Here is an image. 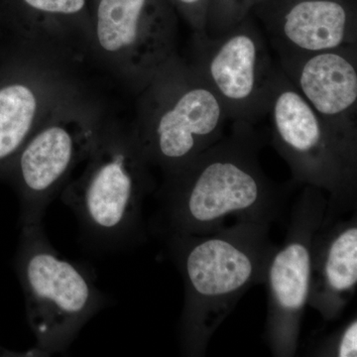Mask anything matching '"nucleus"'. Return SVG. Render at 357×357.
<instances>
[{"label":"nucleus","instance_id":"obj_1","mask_svg":"<svg viewBox=\"0 0 357 357\" xmlns=\"http://www.w3.org/2000/svg\"><path fill=\"white\" fill-rule=\"evenodd\" d=\"M263 145L255 126L232 121L220 140L164 175L156 192L157 227L164 237L210 234L230 217L270 225L280 218L295 183L268 177L260 162Z\"/></svg>","mask_w":357,"mask_h":357},{"label":"nucleus","instance_id":"obj_2","mask_svg":"<svg viewBox=\"0 0 357 357\" xmlns=\"http://www.w3.org/2000/svg\"><path fill=\"white\" fill-rule=\"evenodd\" d=\"M265 223L236 220L206 234L165 237L171 259L184 282L178 342L185 356L206 354L211 337L244 294L264 284L277 245Z\"/></svg>","mask_w":357,"mask_h":357},{"label":"nucleus","instance_id":"obj_3","mask_svg":"<svg viewBox=\"0 0 357 357\" xmlns=\"http://www.w3.org/2000/svg\"><path fill=\"white\" fill-rule=\"evenodd\" d=\"M83 173L61 192L84 236L95 245L119 248L143 236V204L155 189L151 166L130 126L107 122Z\"/></svg>","mask_w":357,"mask_h":357},{"label":"nucleus","instance_id":"obj_4","mask_svg":"<svg viewBox=\"0 0 357 357\" xmlns=\"http://www.w3.org/2000/svg\"><path fill=\"white\" fill-rule=\"evenodd\" d=\"M138 95L131 131L149 165L163 175L189 163L225 133L229 117L222 102L178 54Z\"/></svg>","mask_w":357,"mask_h":357},{"label":"nucleus","instance_id":"obj_5","mask_svg":"<svg viewBox=\"0 0 357 357\" xmlns=\"http://www.w3.org/2000/svg\"><path fill=\"white\" fill-rule=\"evenodd\" d=\"M267 116L272 143L290 167L293 182L325 192L323 222L357 211V146L312 109L278 64Z\"/></svg>","mask_w":357,"mask_h":357},{"label":"nucleus","instance_id":"obj_6","mask_svg":"<svg viewBox=\"0 0 357 357\" xmlns=\"http://www.w3.org/2000/svg\"><path fill=\"white\" fill-rule=\"evenodd\" d=\"M17 268L36 351H67L105 306V295L83 268L58 255L45 236L42 222L22 225Z\"/></svg>","mask_w":357,"mask_h":357},{"label":"nucleus","instance_id":"obj_7","mask_svg":"<svg viewBox=\"0 0 357 357\" xmlns=\"http://www.w3.org/2000/svg\"><path fill=\"white\" fill-rule=\"evenodd\" d=\"M107 122L83 96L54 112L13 158L0 167L20 195L22 225L41 222L73 171L86 161Z\"/></svg>","mask_w":357,"mask_h":357},{"label":"nucleus","instance_id":"obj_8","mask_svg":"<svg viewBox=\"0 0 357 357\" xmlns=\"http://www.w3.org/2000/svg\"><path fill=\"white\" fill-rule=\"evenodd\" d=\"M177 18L169 0H100L91 53L139 93L178 54Z\"/></svg>","mask_w":357,"mask_h":357},{"label":"nucleus","instance_id":"obj_9","mask_svg":"<svg viewBox=\"0 0 357 357\" xmlns=\"http://www.w3.org/2000/svg\"><path fill=\"white\" fill-rule=\"evenodd\" d=\"M190 54L188 62L215 91L230 121L255 126L267 116L277 62L252 14L218 37L192 33Z\"/></svg>","mask_w":357,"mask_h":357},{"label":"nucleus","instance_id":"obj_10","mask_svg":"<svg viewBox=\"0 0 357 357\" xmlns=\"http://www.w3.org/2000/svg\"><path fill=\"white\" fill-rule=\"evenodd\" d=\"M326 204L325 192L304 185L294 202L285 241L277 245L268 263L264 337L273 356L297 354L309 297L312 241L324 222Z\"/></svg>","mask_w":357,"mask_h":357},{"label":"nucleus","instance_id":"obj_11","mask_svg":"<svg viewBox=\"0 0 357 357\" xmlns=\"http://www.w3.org/2000/svg\"><path fill=\"white\" fill-rule=\"evenodd\" d=\"M65 66L10 42L0 48V167L54 112L82 96Z\"/></svg>","mask_w":357,"mask_h":357},{"label":"nucleus","instance_id":"obj_12","mask_svg":"<svg viewBox=\"0 0 357 357\" xmlns=\"http://www.w3.org/2000/svg\"><path fill=\"white\" fill-rule=\"evenodd\" d=\"M276 62L312 109L357 146V44L280 54Z\"/></svg>","mask_w":357,"mask_h":357},{"label":"nucleus","instance_id":"obj_13","mask_svg":"<svg viewBox=\"0 0 357 357\" xmlns=\"http://www.w3.org/2000/svg\"><path fill=\"white\" fill-rule=\"evenodd\" d=\"M251 14L277 55L357 44V0H261Z\"/></svg>","mask_w":357,"mask_h":357},{"label":"nucleus","instance_id":"obj_14","mask_svg":"<svg viewBox=\"0 0 357 357\" xmlns=\"http://www.w3.org/2000/svg\"><path fill=\"white\" fill-rule=\"evenodd\" d=\"M357 211L321 223L312 241L307 306L325 321H337L356 294Z\"/></svg>","mask_w":357,"mask_h":357},{"label":"nucleus","instance_id":"obj_15","mask_svg":"<svg viewBox=\"0 0 357 357\" xmlns=\"http://www.w3.org/2000/svg\"><path fill=\"white\" fill-rule=\"evenodd\" d=\"M261 0H211L206 17V34L218 37L238 24L252 13Z\"/></svg>","mask_w":357,"mask_h":357},{"label":"nucleus","instance_id":"obj_16","mask_svg":"<svg viewBox=\"0 0 357 357\" xmlns=\"http://www.w3.org/2000/svg\"><path fill=\"white\" fill-rule=\"evenodd\" d=\"M314 354L317 356L356 357V314L351 317L337 331L326 337L323 342H319Z\"/></svg>","mask_w":357,"mask_h":357},{"label":"nucleus","instance_id":"obj_17","mask_svg":"<svg viewBox=\"0 0 357 357\" xmlns=\"http://www.w3.org/2000/svg\"><path fill=\"white\" fill-rule=\"evenodd\" d=\"M196 33H206L211 0H169Z\"/></svg>","mask_w":357,"mask_h":357}]
</instances>
